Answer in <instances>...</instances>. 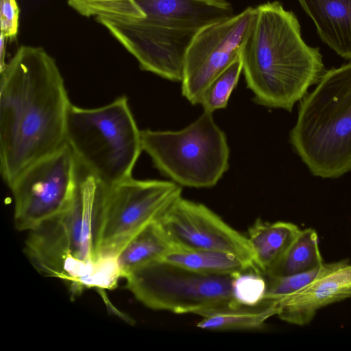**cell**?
<instances>
[{
  "instance_id": "cell-1",
  "label": "cell",
  "mask_w": 351,
  "mask_h": 351,
  "mask_svg": "<svg viewBox=\"0 0 351 351\" xmlns=\"http://www.w3.org/2000/svg\"><path fill=\"white\" fill-rule=\"evenodd\" d=\"M0 71V170L9 187L66 143L71 103L55 60L41 47L21 46Z\"/></svg>"
},
{
  "instance_id": "cell-22",
  "label": "cell",
  "mask_w": 351,
  "mask_h": 351,
  "mask_svg": "<svg viewBox=\"0 0 351 351\" xmlns=\"http://www.w3.org/2000/svg\"><path fill=\"white\" fill-rule=\"evenodd\" d=\"M267 280L261 272L250 269L235 274L232 281L233 295L237 302L256 305L264 300Z\"/></svg>"
},
{
  "instance_id": "cell-24",
  "label": "cell",
  "mask_w": 351,
  "mask_h": 351,
  "mask_svg": "<svg viewBox=\"0 0 351 351\" xmlns=\"http://www.w3.org/2000/svg\"><path fill=\"white\" fill-rule=\"evenodd\" d=\"M19 9L16 0H0L1 34L15 39L18 34Z\"/></svg>"
},
{
  "instance_id": "cell-2",
  "label": "cell",
  "mask_w": 351,
  "mask_h": 351,
  "mask_svg": "<svg viewBox=\"0 0 351 351\" xmlns=\"http://www.w3.org/2000/svg\"><path fill=\"white\" fill-rule=\"evenodd\" d=\"M241 58L255 103L289 112L326 71L319 48L304 43L297 17L278 1L255 8Z\"/></svg>"
},
{
  "instance_id": "cell-18",
  "label": "cell",
  "mask_w": 351,
  "mask_h": 351,
  "mask_svg": "<svg viewBox=\"0 0 351 351\" xmlns=\"http://www.w3.org/2000/svg\"><path fill=\"white\" fill-rule=\"evenodd\" d=\"M162 260L206 275L232 276L250 269L259 271L238 256L218 251L176 250Z\"/></svg>"
},
{
  "instance_id": "cell-20",
  "label": "cell",
  "mask_w": 351,
  "mask_h": 351,
  "mask_svg": "<svg viewBox=\"0 0 351 351\" xmlns=\"http://www.w3.org/2000/svg\"><path fill=\"white\" fill-rule=\"evenodd\" d=\"M67 3L86 17L134 20L145 16L134 0H67Z\"/></svg>"
},
{
  "instance_id": "cell-4",
  "label": "cell",
  "mask_w": 351,
  "mask_h": 351,
  "mask_svg": "<svg viewBox=\"0 0 351 351\" xmlns=\"http://www.w3.org/2000/svg\"><path fill=\"white\" fill-rule=\"evenodd\" d=\"M107 186L80 165L66 207L29 231L24 251L40 272L69 282L73 294L90 288L95 270V226Z\"/></svg>"
},
{
  "instance_id": "cell-14",
  "label": "cell",
  "mask_w": 351,
  "mask_h": 351,
  "mask_svg": "<svg viewBox=\"0 0 351 351\" xmlns=\"http://www.w3.org/2000/svg\"><path fill=\"white\" fill-rule=\"evenodd\" d=\"M314 22L322 40L351 60V0H298Z\"/></svg>"
},
{
  "instance_id": "cell-19",
  "label": "cell",
  "mask_w": 351,
  "mask_h": 351,
  "mask_svg": "<svg viewBox=\"0 0 351 351\" xmlns=\"http://www.w3.org/2000/svg\"><path fill=\"white\" fill-rule=\"evenodd\" d=\"M323 264L317 233L308 228L300 230L283 256L265 276L298 274L319 268Z\"/></svg>"
},
{
  "instance_id": "cell-9",
  "label": "cell",
  "mask_w": 351,
  "mask_h": 351,
  "mask_svg": "<svg viewBox=\"0 0 351 351\" xmlns=\"http://www.w3.org/2000/svg\"><path fill=\"white\" fill-rule=\"evenodd\" d=\"M182 195L173 181L132 177L108 187L95 234V259L115 258L141 230Z\"/></svg>"
},
{
  "instance_id": "cell-15",
  "label": "cell",
  "mask_w": 351,
  "mask_h": 351,
  "mask_svg": "<svg viewBox=\"0 0 351 351\" xmlns=\"http://www.w3.org/2000/svg\"><path fill=\"white\" fill-rule=\"evenodd\" d=\"M291 222H266L258 219L249 228L247 239L256 267L267 274L285 254L300 232Z\"/></svg>"
},
{
  "instance_id": "cell-13",
  "label": "cell",
  "mask_w": 351,
  "mask_h": 351,
  "mask_svg": "<svg viewBox=\"0 0 351 351\" xmlns=\"http://www.w3.org/2000/svg\"><path fill=\"white\" fill-rule=\"evenodd\" d=\"M351 298V263L343 259L324 263L308 285L278 300V317L298 326L308 324L318 310Z\"/></svg>"
},
{
  "instance_id": "cell-11",
  "label": "cell",
  "mask_w": 351,
  "mask_h": 351,
  "mask_svg": "<svg viewBox=\"0 0 351 351\" xmlns=\"http://www.w3.org/2000/svg\"><path fill=\"white\" fill-rule=\"evenodd\" d=\"M255 14L247 7L231 18L200 30L189 45L184 61L182 94L192 104H200L210 83L241 58Z\"/></svg>"
},
{
  "instance_id": "cell-12",
  "label": "cell",
  "mask_w": 351,
  "mask_h": 351,
  "mask_svg": "<svg viewBox=\"0 0 351 351\" xmlns=\"http://www.w3.org/2000/svg\"><path fill=\"white\" fill-rule=\"evenodd\" d=\"M157 221L175 250L230 253L257 269L247 237L201 203L180 195L165 209Z\"/></svg>"
},
{
  "instance_id": "cell-16",
  "label": "cell",
  "mask_w": 351,
  "mask_h": 351,
  "mask_svg": "<svg viewBox=\"0 0 351 351\" xmlns=\"http://www.w3.org/2000/svg\"><path fill=\"white\" fill-rule=\"evenodd\" d=\"M278 301L263 300L256 305L237 304L201 314L199 328L213 330H251L261 328L270 317L277 315Z\"/></svg>"
},
{
  "instance_id": "cell-17",
  "label": "cell",
  "mask_w": 351,
  "mask_h": 351,
  "mask_svg": "<svg viewBox=\"0 0 351 351\" xmlns=\"http://www.w3.org/2000/svg\"><path fill=\"white\" fill-rule=\"evenodd\" d=\"M175 250L157 220L145 226L121 250L117 263L123 278L134 269L152 261L162 260Z\"/></svg>"
},
{
  "instance_id": "cell-7",
  "label": "cell",
  "mask_w": 351,
  "mask_h": 351,
  "mask_svg": "<svg viewBox=\"0 0 351 351\" xmlns=\"http://www.w3.org/2000/svg\"><path fill=\"white\" fill-rule=\"evenodd\" d=\"M212 114L204 111L178 131L141 130L143 151L161 173L180 186L212 187L228 169L226 136Z\"/></svg>"
},
{
  "instance_id": "cell-23",
  "label": "cell",
  "mask_w": 351,
  "mask_h": 351,
  "mask_svg": "<svg viewBox=\"0 0 351 351\" xmlns=\"http://www.w3.org/2000/svg\"><path fill=\"white\" fill-rule=\"evenodd\" d=\"M320 267L309 271L285 276L264 275L267 280V289L264 300L278 301L298 291L315 278Z\"/></svg>"
},
{
  "instance_id": "cell-3",
  "label": "cell",
  "mask_w": 351,
  "mask_h": 351,
  "mask_svg": "<svg viewBox=\"0 0 351 351\" xmlns=\"http://www.w3.org/2000/svg\"><path fill=\"white\" fill-rule=\"evenodd\" d=\"M145 16L134 20L97 17L138 61L141 69L181 82L186 51L205 27L233 16L226 0H134Z\"/></svg>"
},
{
  "instance_id": "cell-25",
  "label": "cell",
  "mask_w": 351,
  "mask_h": 351,
  "mask_svg": "<svg viewBox=\"0 0 351 351\" xmlns=\"http://www.w3.org/2000/svg\"><path fill=\"white\" fill-rule=\"evenodd\" d=\"M1 42H0V70L3 68L5 63L4 62L5 53V40L6 38L1 34Z\"/></svg>"
},
{
  "instance_id": "cell-8",
  "label": "cell",
  "mask_w": 351,
  "mask_h": 351,
  "mask_svg": "<svg viewBox=\"0 0 351 351\" xmlns=\"http://www.w3.org/2000/svg\"><path fill=\"white\" fill-rule=\"evenodd\" d=\"M234 276L206 275L158 260L134 269L123 278L126 288L147 308L200 315L239 304L232 291Z\"/></svg>"
},
{
  "instance_id": "cell-6",
  "label": "cell",
  "mask_w": 351,
  "mask_h": 351,
  "mask_svg": "<svg viewBox=\"0 0 351 351\" xmlns=\"http://www.w3.org/2000/svg\"><path fill=\"white\" fill-rule=\"evenodd\" d=\"M65 137L79 162L108 187L132 178L143 151L141 130L125 96L94 108L71 104Z\"/></svg>"
},
{
  "instance_id": "cell-21",
  "label": "cell",
  "mask_w": 351,
  "mask_h": 351,
  "mask_svg": "<svg viewBox=\"0 0 351 351\" xmlns=\"http://www.w3.org/2000/svg\"><path fill=\"white\" fill-rule=\"evenodd\" d=\"M242 71L243 64L240 58L210 83L200 103L204 111L213 113L216 110L226 107Z\"/></svg>"
},
{
  "instance_id": "cell-5",
  "label": "cell",
  "mask_w": 351,
  "mask_h": 351,
  "mask_svg": "<svg viewBox=\"0 0 351 351\" xmlns=\"http://www.w3.org/2000/svg\"><path fill=\"white\" fill-rule=\"evenodd\" d=\"M290 141L315 176L351 171V61L326 71L300 100Z\"/></svg>"
},
{
  "instance_id": "cell-10",
  "label": "cell",
  "mask_w": 351,
  "mask_h": 351,
  "mask_svg": "<svg viewBox=\"0 0 351 351\" xmlns=\"http://www.w3.org/2000/svg\"><path fill=\"white\" fill-rule=\"evenodd\" d=\"M79 162L66 143L25 169L9 186L17 230L30 231L60 213L77 182Z\"/></svg>"
}]
</instances>
